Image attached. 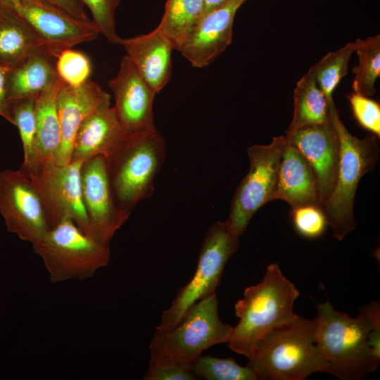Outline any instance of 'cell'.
<instances>
[{
    "label": "cell",
    "mask_w": 380,
    "mask_h": 380,
    "mask_svg": "<svg viewBox=\"0 0 380 380\" xmlns=\"http://www.w3.org/2000/svg\"><path fill=\"white\" fill-rule=\"evenodd\" d=\"M315 342L321 372L341 380H358L374 372L380 360L379 305L365 307L353 318L329 301L317 305Z\"/></svg>",
    "instance_id": "cell-1"
},
{
    "label": "cell",
    "mask_w": 380,
    "mask_h": 380,
    "mask_svg": "<svg viewBox=\"0 0 380 380\" xmlns=\"http://www.w3.org/2000/svg\"><path fill=\"white\" fill-rule=\"evenodd\" d=\"M299 294L279 265L270 264L260 282L246 288L234 305L239 321L232 328L229 348L250 359L265 336L296 319L293 305Z\"/></svg>",
    "instance_id": "cell-2"
},
{
    "label": "cell",
    "mask_w": 380,
    "mask_h": 380,
    "mask_svg": "<svg viewBox=\"0 0 380 380\" xmlns=\"http://www.w3.org/2000/svg\"><path fill=\"white\" fill-rule=\"evenodd\" d=\"M317 319L298 315L260 342L248 366L263 380H304L322 370L315 342Z\"/></svg>",
    "instance_id": "cell-3"
},
{
    "label": "cell",
    "mask_w": 380,
    "mask_h": 380,
    "mask_svg": "<svg viewBox=\"0 0 380 380\" xmlns=\"http://www.w3.org/2000/svg\"><path fill=\"white\" fill-rule=\"evenodd\" d=\"M232 328L221 321L217 298L213 294L191 305L172 329L156 330L149 346V364H171L192 369L204 350L228 342Z\"/></svg>",
    "instance_id": "cell-4"
},
{
    "label": "cell",
    "mask_w": 380,
    "mask_h": 380,
    "mask_svg": "<svg viewBox=\"0 0 380 380\" xmlns=\"http://www.w3.org/2000/svg\"><path fill=\"white\" fill-rule=\"evenodd\" d=\"M329 110L339 137L340 159L335 186L322 208L333 236L341 241L355 228L353 206L357 187L362 176L376 165L379 149L375 135L360 139L348 132L334 101Z\"/></svg>",
    "instance_id": "cell-5"
},
{
    "label": "cell",
    "mask_w": 380,
    "mask_h": 380,
    "mask_svg": "<svg viewBox=\"0 0 380 380\" xmlns=\"http://www.w3.org/2000/svg\"><path fill=\"white\" fill-rule=\"evenodd\" d=\"M166 142L156 128L136 134L106 159L111 190L118 206L132 213L152 195L153 180L166 157Z\"/></svg>",
    "instance_id": "cell-6"
},
{
    "label": "cell",
    "mask_w": 380,
    "mask_h": 380,
    "mask_svg": "<svg viewBox=\"0 0 380 380\" xmlns=\"http://www.w3.org/2000/svg\"><path fill=\"white\" fill-rule=\"evenodd\" d=\"M32 247L53 284L87 279L110 260L109 246L86 234L70 219L50 228Z\"/></svg>",
    "instance_id": "cell-7"
},
{
    "label": "cell",
    "mask_w": 380,
    "mask_h": 380,
    "mask_svg": "<svg viewBox=\"0 0 380 380\" xmlns=\"http://www.w3.org/2000/svg\"><path fill=\"white\" fill-rule=\"evenodd\" d=\"M239 238L227 220L217 221L209 227L193 277L179 289L170 306L163 312L156 330L172 329L191 305L215 293L227 262L238 249Z\"/></svg>",
    "instance_id": "cell-8"
},
{
    "label": "cell",
    "mask_w": 380,
    "mask_h": 380,
    "mask_svg": "<svg viewBox=\"0 0 380 380\" xmlns=\"http://www.w3.org/2000/svg\"><path fill=\"white\" fill-rule=\"evenodd\" d=\"M285 144V136H278L273 137L267 145L254 144L247 150L250 168L234 194L227 220L239 237L257 210L274 200L279 167Z\"/></svg>",
    "instance_id": "cell-9"
},
{
    "label": "cell",
    "mask_w": 380,
    "mask_h": 380,
    "mask_svg": "<svg viewBox=\"0 0 380 380\" xmlns=\"http://www.w3.org/2000/svg\"><path fill=\"white\" fill-rule=\"evenodd\" d=\"M82 165L74 160L64 165L51 163L26 175L38 194L50 228L70 219L89 236L82 195Z\"/></svg>",
    "instance_id": "cell-10"
},
{
    "label": "cell",
    "mask_w": 380,
    "mask_h": 380,
    "mask_svg": "<svg viewBox=\"0 0 380 380\" xmlns=\"http://www.w3.org/2000/svg\"><path fill=\"white\" fill-rule=\"evenodd\" d=\"M0 214L8 232L32 245L50 229L38 194L19 169L0 172Z\"/></svg>",
    "instance_id": "cell-11"
},
{
    "label": "cell",
    "mask_w": 380,
    "mask_h": 380,
    "mask_svg": "<svg viewBox=\"0 0 380 380\" xmlns=\"http://www.w3.org/2000/svg\"><path fill=\"white\" fill-rule=\"evenodd\" d=\"M81 186L89 222V235L109 246L131 213L120 209L115 203L104 157L96 156L83 163Z\"/></svg>",
    "instance_id": "cell-12"
},
{
    "label": "cell",
    "mask_w": 380,
    "mask_h": 380,
    "mask_svg": "<svg viewBox=\"0 0 380 380\" xmlns=\"http://www.w3.org/2000/svg\"><path fill=\"white\" fill-rule=\"evenodd\" d=\"M49 46L56 57L63 50L96 39L95 24L77 19L44 0H11Z\"/></svg>",
    "instance_id": "cell-13"
},
{
    "label": "cell",
    "mask_w": 380,
    "mask_h": 380,
    "mask_svg": "<svg viewBox=\"0 0 380 380\" xmlns=\"http://www.w3.org/2000/svg\"><path fill=\"white\" fill-rule=\"evenodd\" d=\"M112 91L114 113L123 128L131 134H141L156 129L153 112L156 94L151 89L125 55L118 72L108 82Z\"/></svg>",
    "instance_id": "cell-14"
},
{
    "label": "cell",
    "mask_w": 380,
    "mask_h": 380,
    "mask_svg": "<svg viewBox=\"0 0 380 380\" xmlns=\"http://www.w3.org/2000/svg\"><path fill=\"white\" fill-rule=\"evenodd\" d=\"M285 138L313 168L318 179L322 206L335 186L340 159L339 137L331 116L322 124L286 132Z\"/></svg>",
    "instance_id": "cell-15"
},
{
    "label": "cell",
    "mask_w": 380,
    "mask_h": 380,
    "mask_svg": "<svg viewBox=\"0 0 380 380\" xmlns=\"http://www.w3.org/2000/svg\"><path fill=\"white\" fill-rule=\"evenodd\" d=\"M245 0H230L202 16L178 51L194 68L209 65L231 44L235 15Z\"/></svg>",
    "instance_id": "cell-16"
},
{
    "label": "cell",
    "mask_w": 380,
    "mask_h": 380,
    "mask_svg": "<svg viewBox=\"0 0 380 380\" xmlns=\"http://www.w3.org/2000/svg\"><path fill=\"white\" fill-rule=\"evenodd\" d=\"M57 105L61 144L56 163L64 165L71 161L74 141L82 124L98 108L110 105V96L90 80L78 87L64 83L58 96Z\"/></svg>",
    "instance_id": "cell-17"
},
{
    "label": "cell",
    "mask_w": 380,
    "mask_h": 380,
    "mask_svg": "<svg viewBox=\"0 0 380 380\" xmlns=\"http://www.w3.org/2000/svg\"><path fill=\"white\" fill-rule=\"evenodd\" d=\"M134 134L123 128L110 105L103 106L93 112L80 127L71 160L84 163L99 156L107 159Z\"/></svg>",
    "instance_id": "cell-18"
},
{
    "label": "cell",
    "mask_w": 380,
    "mask_h": 380,
    "mask_svg": "<svg viewBox=\"0 0 380 380\" xmlns=\"http://www.w3.org/2000/svg\"><path fill=\"white\" fill-rule=\"evenodd\" d=\"M139 73L157 94L168 83L172 75L171 44L157 29L120 43Z\"/></svg>",
    "instance_id": "cell-19"
},
{
    "label": "cell",
    "mask_w": 380,
    "mask_h": 380,
    "mask_svg": "<svg viewBox=\"0 0 380 380\" xmlns=\"http://www.w3.org/2000/svg\"><path fill=\"white\" fill-rule=\"evenodd\" d=\"M275 199L286 201L291 208L320 205L319 183L313 168L286 140L279 167Z\"/></svg>",
    "instance_id": "cell-20"
},
{
    "label": "cell",
    "mask_w": 380,
    "mask_h": 380,
    "mask_svg": "<svg viewBox=\"0 0 380 380\" xmlns=\"http://www.w3.org/2000/svg\"><path fill=\"white\" fill-rule=\"evenodd\" d=\"M37 53L56 57L47 43L11 0H0V64L11 68L25 57Z\"/></svg>",
    "instance_id": "cell-21"
},
{
    "label": "cell",
    "mask_w": 380,
    "mask_h": 380,
    "mask_svg": "<svg viewBox=\"0 0 380 380\" xmlns=\"http://www.w3.org/2000/svg\"><path fill=\"white\" fill-rule=\"evenodd\" d=\"M63 84L56 74L51 84L36 98L34 158L32 169L29 172L43 165L56 163L61 144L57 101Z\"/></svg>",
    "instance_id": "cell-22"
},
{
    "label": "cell",
    "mask_w": 380,
    "mask_h": 380,
    "mask_svg": "<svg viewBox=\"0 0 380 380\" xmlns=\"http://www.w3.org/2000/svg\"><path fill=\"white\" fill-rule=\"evenodd\" d=\"M56 59L50 54L37 53L11 67L6 78L8 106L22 99L37 97L56 75Z\"/></svg>",
    "instance_id": "cell-23"
},
{
    "label": "cell",
    "mask_w": 380,
    "mask_h": 380,
    "mask_svg": "<svg viewBox=\"0 0 380 380\" xmlns=\"http://www.w3.org/2000/svg\"><path fill=\"white\" fill-rule=\"evenodd\" d=\"M329 101L310 68L297 82L293 91V114L286 132L322 124L330 119Z\"/></svg>",
    "instance_id": "cell-24"
},
{
    "label": "cell",
    "mask_w": 380,
    "mask_h": 380,
    "mask_svg": "<svg viewBox=\"0 0 380 380\" xmlns=\"http://www.w3.org/2000/svg\"><path fill=\"white\" fill-rule=\"evenodd\" d=\"M203 14V0H167L156 28L179 51Z\"/></svg>",
    "instance_id": "cell-25"
},
{
    "label": "cell",
    "mask_w": 380,
    "mask_h": 380,
    "mask_svg": "<svg viewBox=\"0 0 380 380\" xmlns=\"http://www.w3.org/2000/svg\"><path fill=\"white\" fill-rule=\"evenodd\" d=\"M355 53L358 63L352 70L353 91L372 96L376 91L375 82L380 75V35L359 39Z\"/></svg>",
    "instance_id": "cell-26"
},
{
    "label": "cell",
    "mask_w": 380,
    "mask_h": 380,
    "mask_svg": "<svg viewBox=\"0 0 380 380\" xmlns=\"http://www.w3.org/2000/svg\"><path fill=\"white\" fill-rule=\"evenodd\" d=\"M359 44V39L343 47L329 52L310 68L318 87L329 101H333V93L348 70V63Z\"/></svg>",
    "instance_id": "cell-27"
},
{
    "label": "cell",
    "mask_w": 380,
    "mask_h": 380,
    "mask_svg": "<svg viewBox=\"0 0 380 380\" xmlns=\"http://www.w3.org/2000/svg\"><path fill=\"white\" fill-rule=\"evenodd\" d=\"M37 97L22 99L9 106L12 124L19 131L23 150V162L20 167L24 173L30 172L33 167L35 150Z\"/></svg>",
    "instance_id": "cell-28"
},
{
    "label": "cell",
    "mask_w": 380,
    "mask_h": 380,
    "mask_svg": "<svg viewBox=\"0 0 380 380\" xmlns=\"http://www.w3.org/2000/svg\"><path fill=\"white\" fill-rule=\"evenodd\" d=\"M196 376L207 380H258L255 372L248 365L243 367L233 358H220L200 355L192 367Z\"/></svg>",
    "instance_id": "cell-29"
},
{
    "label": "cell",
    "mask_w": 380,
    "mask_h": 380,
    "mask_svg": "<svg viewBox=\"0 0 380 380\" xmlns=\"http://www.w3.org/2000/svg\"><path fill=\"white\" fill-rule=\"evenodd\" d=\"M56 71L65 84L78 87L89 80L92 65L85 53L70 48L63 50L57 56Z\"/></svg>",
    "instance_id": "cell-30"
},
{
    "label": "cell",
    "mask_w": 380,
    "mask_h": 380,
    "mask_svg": "<svg viewBox=\"0 0 380 380\" xmlns=\"http://www.w3.org/2000/svg\"><path fill=\"white\" fill-rule=\"evenodd\" d=\"M290 214L295 230L307 239L321 236L329 226L327 216L319 205H305L291 208Z\"/></svg>",
    "instance_id": "cell-31"
},
{
    "label": "cell",
    "mask_w": 380,
    "mask_h": 380,
    "mask_svg": "<svg viewBox=\"0 0 380 380\" xmlns=\"http://www.w3.org/2000/svg\"><path fill=\"white\" fill-rule=\"evenodd\" d=\"M87 7L92 22L111 44H120L121 37L116 30L115 13L121 0H80Z\"/></svg>",
    "instance_id": "cell-32"
},
{
    "label": "cell",
    "mask_w": 380,
    "mask_h": 380,
    "mask_svg": "<svg viewBox=\"0 0 380 380\" xmlns=\"http://www.w3.org/2000/svg\"><path fill=\"white\" fill-rule=\"evenodd\" d=\"M353 116L358 124L379 139L380 106L362 94L352 92L348 96Z\"/></svg>",
    "instance_id": "cell-33"
},
{
    "label": "cell",
    "mask_w": 380,
    "mask_h": 380,
    "mask_svg": "<svg viewBox=\"0 0 380 380\" xmlns=\"http://www.w3.org/2000/svg\"><path fill=\"white\" fill-rule=\"evenodd\" d=\"M144 380H195L192 369L171 364H149Z\"/></svg>",
    "instance_id": "cell-34"
},
{
    "label": "cell",
    "mask_w": 380,
    "mask_h": 380,
    "mask_svg": "<svg viewBox=\"0 0 380 380\" xmlns=\"http://www.w3.org/2000/svg\"><path fill=\"white\" fill-rule=\"evenodd\" d=\"M65 11L72 17L83 21L91 20L80 0H44Z\"/></svg>",
    "instance_id": "cell-35"
},
{
    "label": "cell",
    "mask_w": 380,
    "mask_h": 380,
    "mask_svg": "<svg viewBox=\"0 0 380 380\" xmlns=\"http://www.w3.org/2000/svg\"><path fill=\"white\" fill-rule=\"evenodd\" d=\"M9 68L0 64V115L12 124V118L6 98V78Z\"/></svg>",
    "instance_id": "cell-36"
},
{
    "label": "cell",
    "mask_w": 380,
    "mask_h": 380,
    "mask_svg": "<svg viewBox=\"0 0 380 380\" xmlns=\"http://www.w3.org/2000/svg\"><path fill=\"white\" fill-rule=\"evenodd\" d=\"M230 0H203L204 14L225 4Z\"/></svg>",
    "instance_id": "cell-37"
},
{
    "label": "cell",
    "mask_w": 380,
    "mask_h": 380,
    "mask_svg": "<svg viewBox=\"0 0 380 380\" xmlns=\"http://www.w3.org/2000/svg\"><path fill=\"white\" fill-rule=\"evenodd\" d=\"M246 1H248V0H245Z\"/></svg>",
    "instance_id": "cell-38"
}]
</instances>
